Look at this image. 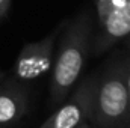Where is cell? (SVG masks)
Listing matches in <instances>:
<instances>
[{"mask_svg": "<svg viewBox=\"0 0 130 128\" xmlns=\"http://www.w3.org/2000/svg\"><path fill=\"white\" fill-rule=\"evenodd\" d=\"M3 78H5V72H3V71L0 69V83L3 81Z\"/></svg>", "mask_w": 130, "mask_h": 128, "instance_id": "9c48e42d", "label": "cell"}, {"mask_svg": "<svg viewBox=\"0 0 130 128\" xmlns=\"http://www.w3.org/2000/svg\"><path fill=\"white\" fill-rule=\"evenodd\" d=\"M129 2H130V0H129Z\"/></svg>", "mask_w": 130, "mask_h": 128, "instance_id": "4fadbf2b", "label": "cell"}, {"mask_svg": "<svg viewBox=\"0 0 130 128\" xmlns=\"http://www.w3.org/2000/svg\"><path fill=\"white\" fill-rule=\"evenodd\" d=\"M50 78V101L64 102L83 69L91 36V14L83 11L67 21Z\"/></svg>", "mask_w": 130, "mask_h": 128, "instance_id": "6da1fadb", "label": "cell"}, {"mask_svg": "<svg viewBox=\"0 0 130 128\" xmlns=\"http://www.w3.org/2000/svg\"><path fill=\"white\" fill-rule=\"evenodd\" d=\"M86 125H88V124H86V122H83V124H80L77 128H86Z\"/></svg>", "mask_w": 130, "mask_h": 128, "instance_id": "30bf717a", "label": "cell"}, {"mask_svg": "<svg viewBox=\"0 0 130 128\" xmlns=\"http://www.w3.org/2000/svg\"><path fill=\"white\" fill-rule=\"evenodd\" d=\"M12 0H0V21H3L8 17V12L11 9Z\"/></svg>", "mask_w": 130, "mask_h": 128, "instance_id": "ba28073f", "label": "cell"}, {"mask_svg": "<svg viewBox=\"0 0 130 128\" xmlns=\"http://www.w3.org/2000/svg\"><path fill=\"white\" fill-rule=\"evenodd\" d=\"M127 116L126 60H121L112 63L97 80L91 121L101 128H127Z\"/></svg>", "mask_w": 130, "mask_h": 128, "instance_id": "7a4b0ae2", "label": "cell"}, {"mask_svg": "<svg viewBox=\"0 0 130 128\" xmlns=\"http://www.w3.org/2000/svg\"><path fill=\"white\" fill-rule=\"evenodd\" d=\"M126 84H127V98H129V116H127V128H130V59H126Z\"/></svg>", "mask_w": 130, "mask_h": 128, "instance_id": "52a82bcc", "label": "cell"}, {"mask_svg": "<svg viewBox=\"0 0 130 128\" xmlns=\"http://www.w3.org/2000/svg\"><path fill=\"white\" fill-rule=\"evenodd\" d=\"M86 128H89V125H86Z\"/></svg>", "mask_w": 130, "mask_h": 128, "instance_id": "7c38bea8", "label": "cell"}, {"mask_svg": "<svg viewBox=\"0 0 130 128\" xmlns=\"http://www.w3.org/2000/svg\"><path fill=\"white\" fill-rule=\"evenodd\" d=\"M130 35V2L115 6L101 21L100 32L94 42V53L100 54L109 50L120 39Z\"/></svg>", "mask_w": 130, "mask_h": 128, "instance_id": "5b68a950", "label": "cell"}, {"mask_svg": "<svg viewBox=\"0 0 130 128\" xmlns=\"http://www.w3.org/2000/svg\"><path fill=\"white\" fill-rule=\"evenodd\" d=\"M127 47H129V50H130V35H129V42H127Z\"/></svg>", "mask_w": 130, "mask_h": 128, "instance_id": "8fae6325", "label": "cell"}, {"mask_svg": "<svg viewBox=\"0 0 130 128\" xmlns=\"http://www.w3.org/2000/svg\"><path fill=\"white\" fill-rule=\"evenodd\" d=\"M27 110V89L21 81L3 78L0 83V127L15 125Z\"/></svg>", "mask_w": 130, "mask_h": 128, "instance_id": "8992f818", "label": "cell"}, {"mask_svg": "<svg viewBox=\"0 0 130 128\" xmlns=\"http://www.w3.org/2000/svg\"><path fill=\"white\" fill-rule=\"evenodd\" d=\"M67 21L68 20L61 21L42 39L35 42H27L21 48L12 68V77L15 80L26 83L48 72V69L53 65V53H55L56 41L67 26Z\"/></svg>", "mask_w": 130, "mask_h": 128, "instance_id": "3957f363", "label": "cell"}, {"mask_svg": "<svg viewBox=\"0 0 130 128\" xmlns=\"http://www.w3.org/2000/svg\"><path fill=\"white\" fill-rule=\"evenodd\" d=\"M97 80V77H91L82 81L74 95L53 112L39 128H77L91 119Z\"/></svg>", "mask_w": 130, "mask_h": 128, "instance_id": "277c9868", "label": "cell"}]
</instances>
